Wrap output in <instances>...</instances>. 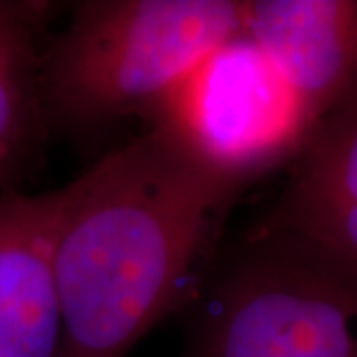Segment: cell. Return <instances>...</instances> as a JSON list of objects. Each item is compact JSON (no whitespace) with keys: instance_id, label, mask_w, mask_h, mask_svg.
Masks as SVG:
<instances>
[{"instance_id":"cell-1","label":"cell","mask_w":357,"mask_h":357,"mask_svg":"<svg viewBox=\"0 0 357 357\" xmlns=\"http://www.w3.org/2000/svg\"><path fill=\"white\" fill-rule=\"evenodd\" d=\"M60 189L58 357H126L161 319L195 302L243 195L157 128Z\"/></svg>"},{"instance_id":"cell-2","label":"cell","mask_w":357,"mask_h":357,"mask_svg":"<svg viewBox=\"0 0 357 357\" xmlns=\"http://www.w3.org/2000/svg\"><path fill=\"white\" fill-rule=\"evenodd\" d=\"M241 34V0H84L40 52L44 119L88 133L151 115L169 89Z\"/></svg>"},{"instance_id":"cell-3","label":"cell","mask_w":357,"mask_h":357,"mask_svg":"<svg viewBox=\"0 0 357 357\" xmlns=\"http://www.w3.org/2000/svg\"><path fill=\"white\" fill-rule=\"evenodd\" d=\"M185 357H357V266L252 227L195 300Z\"/></svg>"},{"instance_id":"cell-4","label":"cell","mask_w":357,"mask_h":357,"mask_svg":"<svg viewBox=\"0 0 357 357\" xmlns=\"http://www.w3.org/2000/svg\"><path fill=\"white\" fill-rule=\"evenodd\" d=\"M149 117L192 161L243 191L292 165L319 126L304 96L243 34L206 54Z\"/></svg>"},{"instance_id":"cell-5","label":"cell","mask_w":357,"mask_h":357,"mask_svg":"<svg viewBox=\"0 0 357 357\" xmlns=\"http://www.w3.org/2000/svg\"><path fill=\"white\" fill-rule=\"evenodd\" d=\"M241 34L319 121L357 88V0H241Z\"/></svg>"},{"instance_id":"cell-6","label":"cell","mask_w":357,"mask_h":357,"mask_svg":"<svg viewBox=\"0 0 357 357\" xmlns=\"http://www.w3.org/2000/svg\"><path fill=\"white\" fill-rule=\"evenodd\" d=\"M62 189L8 195L0 206V357H58L62 310L54 246Z\"/></svg>"},{"instance_id":"cell-7","label":"cell","mask_w":357,"mask_h":357,"mask_svg":"<svg viewBox=\"0 0 357 357\" xmlns=\"http://www.w3.org/2000/svg\"><path fill=\"white\" fill-rule=\"evenodd\" d=\"M256 227L298 234L357 266V88L319 121Z\"/></svg>"},{"instance_id":"cell-8","label":"cell","mask_w":357,"mask_h":357,"mask_svg":"<svg viewBox=\"0 0 357 357\" xmlns=\"http://www.w3.org/2000/svg\"><path fill=\"white\" fill-rule=\"evenodd\" d=\"M48 4L0 0V183L22 161L44 119L40 107V30Z\"/></svg>"},{"instance_id":"cell-9","label":"cell","mask_w":357,"mask_h":357,"mask_svg":"<svg viewBox=\"0 0 357 357\" xmlns=\"http://www.w3.org/2000/svg\"><path fill=\"white\" fill-rule=\"evenodd\" d=\"M0 206H2V197H0Z\"/></svg>"}]
</instances>
